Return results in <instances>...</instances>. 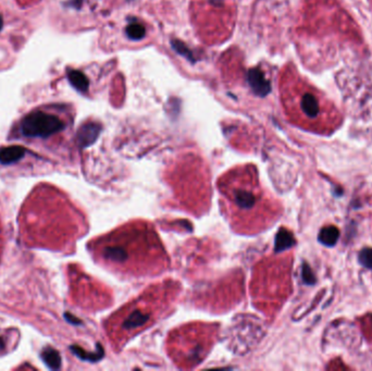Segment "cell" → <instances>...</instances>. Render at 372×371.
I'll return each mask as SVG.
<instances>
[{
    "label": "cell",
    "mask_w": 372,
    "mask_h": 371,
    "mask_svg": "<svg viewBox=\"0 0 372 371\" xmlns=\"http://www.w3.org/2000/svg\"><path fill=\"white\" fill-rule=\"evenodd\" d=\"M209 1L213 3L214 5H217V7H220V5L224 2V0H209Z\"/></svg>",
    "instance_id": "cell-16"
},
{
    "label": "cell",
    "mask_w": 372,
    "mask_h": 371,
    "mask_svg": "<svg viewBox=\"0 0 372 371\" xmlns=\"http://www.w3.org/2000/svg\"><path fill=\"white\" fill-rule=\"evenodd\" d=\"M68 78L72 86L75 89H77L78 92L85 93L88 89V86H89L88 78L83 72L77 71V70L68 71Z\"/></svg>",
    "instance_id": "cell-9"
},
{
    "label": "cell",
    "mask_w": 372,
    "mask_h": 371,
    "mask_svg": "<svg viewBox=\"0 0 372 371\" xmlns=\"http://www.w3.org/2000/svg\"><path fill=\"white\" fill-rule=\"evenodd\" d=\"M176 283L158 285L131 301L107 320L106 330L113 344L121 346L168 311L176 294Z\"/></svg>",
    "instance_id": "cell-4"
},
{
    "label": "cell",
    "mask_w": 372,
    "mask_h": 371,
    "mask_svg": "<svg viewBox=\"0 0 372 371\" xmlns=\"http://www.w3.org/2000/svg\"><path fill=\"white\" fill-rule=\"evenodd\" d=\"M223 206L232 226L241 233H258L274 219L272 202L260 187L257 171L246 165L220 178Z\"/></svg>",
    "instance_id": "cell-3"
},
{
    "label": "cell",
    "mask_w": 372,
    "mask_h": 371,
    "mask_svg": "<svg viewBox=\"0 0 372 371\" xmlns=\"http://www.w3.org/2000/svg\"><path fill=\"white\" fill-rule=\"evenodd\" d=\"M247 82L250 85V87L253 88L254 93L260 97L267 96L271 90V85L270 82L263 75L261 70L258 68H254L250 69L247 73Z\"/></svg>",
    "instance_id": "cell-7"
},
{
    "label": "cell",
    "mask_w": 372,
    "mask_h": 371,
    "mask_svg": "<svg viewBox=\"0 0 372 371\" xmlns=\"http://www.w3.org/2000/svg\"><path fill=\"white\" fill-rule=\"evenodd\" d=\"M100 127L97 123H87L78 131V141L83 145H88L96 140L99 134Z\"/></svg>",
    "instance_id": "cell-8"
},
{
    "label": "cell",
    "mask_w": 372,
    "mask_h": 371,
    "mask_svg": "<svg viewBox=\"0 0 372 371\" xmlns=\"http://www.w3.org/2000/svg\"><path fill=\"white\" fill-rule=\"evenodd\" d=\"M21 243L28 248L71 254L87 231V221L67 194L48 183L36 185L18 215Z\"/></svg>",
    "instance_id": "cell-1"
},
{
    "label": "cell",
    "mask_w": 372,
    "mask_h": 371,
    "mask_svg": "<svg viewBox=\"0 0 372 371\" xmlns=\"http://www.w3.org/2000/svg\"><path fill=\"white\" fill-rule=\"evenodd\" d=\"M3 250H4V231H3L2 222L1 220H0V264H1V260H2Z\"/></svg>",
    "instance_id": "cell-15"
},
{
    "label": "cell",
    "mask_w": 372,
    "mask_h": 371,
    "mask_svg": "<svg viewBox=\"0 0 372 371\" xmlns=\"http://www.w3.org/2000/svg\"><path fill=\"white\" fill-rule=\"evenodd\" d=\"M359 261L366 268L372 269V248H365L359 254Z\"/></svg>",
    "instance_id": "cell-14"
},
{
    "label": "cell",
    "mask_w": 372,
    "mask_h": 371,
    "mask_svg": "<svg viewBox=\"0 0 372 371\" xmlns=\"http://www.w3.org/2000/svg\"><path fill=\"white\" fill-rule=\"evenodd\" d=\"M145 27L140 23H132L127 27V35L133 41H140L145 36Z\"/></svg>",
    "instance_id": "cell-13"
},
{
    "label": "cell",
    "mask_w": 372,
    "mask_h": 371,
    "mask_svg": "<svg viewBox=\"0 0 372 371\" xmlns=\"http://www.w3.org/2000/svg\"><path fill=\"white\" fill-rule=\"evenodd\" d=\"M217 327L214 324H192L175 330L170 335V355L176 365L191 368L199 364L214 344Z\"/></svg>",
    "instance_id": "cell-5"
},
{
    "label": "cell",
    "mask_w": 372,
    "mask_h": 371,
    "mask_svg": "<svg viewBox=\"0 0 372 371\" xmlns=\"http://www.w3.org/2000/svg\"><path fill=\"white\" fill-rule=\"evenodd\" d=\"M339 235L340 232L335 226H327L320 232L319 239L320 242L327 245V246H332V245H334L336 243Z\"/></svg>",
    "instance_id": "cell-11"
},
{
    "label": "cell",
    "mask_w": 372,
    "mask_h": 371,
    "mask_svg": "<svg viewBox=\"0 0 372 371\" xmlns=\"http://www.w3.org/2000/svg\"><path fill=\"white\" fill-rule=\"evenodd\" d=\"M88 250L98 264L123 275H153L168 266L162 244L147 222H132L97 237Z\"/></svg>",
    "instance_id": "cell-2"
},
{
    "label": "cell",
    "mask_w": 372,
    "mask_h": 371,
    "mask_svg": "<svg viewBox=\"0 0 372 371\" xmlns=\"http://www.w3.org/2000/svg\"><path fill=\"white\" fill-rule=\"evenodd\" d=\"M2 27H3V18H2V15L0 14V32H1Z\"/></svg>",
    "instance_id": "cell-17"
},
{
    "label": "cell",
    "mask_w": 372,
    "mask_h": 371,
    "mask_svg": "<svg viewBox=\"0 0 372 371\" xmlns=\"http://www.w3.org/2000/svg\"><path fill=\"white\" fill-rule=\"evenodd\" d=\"M171 45H172V48L176 51L177 54L183 56V57H185L186 59H188L192 62L195 61V58H194L193 53L190 49H188V47L186 46L184 43L179 41V39H172V41H171Z\"/></svg>",
    "instance_id": "cell-12"
},
{
    "label": "cell",
    "mask_w": 372,
    "mask_h": 371,
    "mask_svg": "<svg viewBox=\"0 0 372 371\" xmlns=\"http://www.w3.org/2000/svg\"><path fill=\"white\" fill-rule=\"evenodd\" d=\"M300 106L302 111L309 118H316L319 115V102L312 94H305L302 96Z\"/></svg>",
    "instance_id": "cell-10"
},
{
    "label": "cell",
    "mask_w": 372,
    "mask_h": 371,
    "mask_svg": "<svg viewBox=\"0 0 372 371\" xmlns=\"http://www.w3.org/2000/svg\"><path fill=\"white\" fill-rule=\"evenodd\" d=\"M66 123L55 115L43 111H34L22 119L19 133L26 140L47 142L64 132Z\"/></svg>",
    "instance_id": "cell-6"
}]
</instances>
